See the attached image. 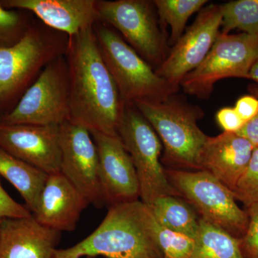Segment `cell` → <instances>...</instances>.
I'll list each match as a JSON object with an SVG mask.
<instances>
[{
	"label": "cell",
	"instance_id": "obj_12",
	"mask_svg": "<svg viewBox=\"0 0 258 258\" xmlns=\"http://www.w3.org/2000/svg\"><path fill=\"white\" fill-rule=\"evenodd\" d=\"M60 172L97 208L106 205L98 173V155L91 132L67 121L60 125Z\"/></svg>",
	"mask_w": 258,
	"mask_h": 258
},
{
	"label": "cell",
	"instance_id": "obj_1",
	"mask_svg": "<svg viewBox=\"0 0 258 258\" xmlns=\"http://www.w3.org/2000/svg\"><path fill=\"white\" fill-rule=\"evenodd\" d=\"M70 81V121L92 132L118 136L125 103L103 60L94 29L69 37L66 54Z\"/></svg>",
	"mask_w": 258,
	"mask_h": 258
},
{
	"label": "cell",
	"instance_id": "obj_2",
	"mask_svg": "<svg viewBox=\"0 0 258 258\" xmlns=\"http://www.w3.org/2000/svg\"><path fill=\"white\" fill-rule=\"evenodd\" d=\"M163 258L157 222L142 201L109 207L104 220L88 237L69 248L56 249L53 258Z\"/></svg>",
	"mask_w": 258,
	"mask_h": 258
},
{
	"label": "cell",
	"instance_id": "obj_11",
	"mask_svg": "<svg viewBox=\"0 0 258 258\" xmlns=\"http://www.w3.org/2000/svg\"><path fill=\"white\" fill-rule=\"evenodd\" d=\"M220 5L210 4L200 10L196 20L169 51L156 74L175 87L205 60L220 33Z\"/></svg>",
	"mask_w": 258,
	"mask_h": 258
},
{
	"label": "cell",
	"instance_id": "obj_32",
	"mask_svg": "<svg viewBox=\"0 0 258 258\" xmlns=\"http://www.w3.org/2000/svg\"><path fill=\"white\" fill-rule=\"evenodd\" d=\"M249 79L254 80L258 83V58L251 67L249 73Z\"/></svg>",
	"mask_w": 258,
	"mask_h": 258
},
{
	"label": "cell",
	"instance_id": "obj_31",
	"mask_svg": "<svg viewBox=\"0 0 258 258\" xmlns=\"http://www.w3.org/2000/svg\"><path fill=\"white\" fill-rule=\"evenodd\" d=\"M237 134L242 136L244 138L252 144L254 149L258 147V113L254 118L249 120L243 125Z\"/></svg>",
	"mask_w": 258,
	"mask_h": 258
},
{
	"label": "cell",
	"instance_id": "obj_6",
	"mask_svg": "<svg viewBox=\"0 0 258 258\" xmlns=\"http://www.w3.org/2000/svg\"><path fill=\"white\" fill-rule=\"evenodd\" d=\"M171 186L191 205L200 218L241 238L248 226L246 210L237 205L234 194L208 171L166 168Z\"/></svg>",
	"mask_w": 258,
	"mask_h": 258
},
{
	"label": "cell",
	"instance_id": "obj_26",
	"mask_svg": "<svg viewBox=\"0 0 258 258\" xmlns=\"http://www.w3.org/2000/svg\"><path fill=\"white\" fill-rule=\"evenodd\" d=\"M232 192L246 208L258 204V147L254 149L248 166Z\"/></svg>",
	"mask_w": 258,
	"mask_h": 258
},
{
	"label": "cell",
	"instance_id": "obj_15",
	"mask_svg": "<svg viewBox=\"0 0 258 258\" xmlns=\"http://www.w3.org/2000/svg\"><path fill=\"white\" fill-rule=\"evenodd\" d=\"M8 9L30 11L47 28L69 37L100 21L96 0H0Z\"/></svg>",
	"mask_w": 258,
	"mask_h": 258
},
{
	"label": "cell",
	"instance_id": "obj_20",
	"mask_svg": "<svg viewBox=\"0 0 258 258\" xmlns=\"http://www.w3.org/2000/svg\"><path fill=\"white\" fill-rule=\"evenodd\" d=\"M148 207L162 227L193 238L198 235L200 217L184 199L171 195L161 197Z\"/></svg>",
	"mask_w": 258,
	"mask_h": 258
},
{
	"label": "cell",
	"instance_id": "obj_30",
	"mask_svg": "<svg viewBox=\"0 0 258 258\" xmlns=\"http://www.w3.org/2000/svg\"><path fill=\"white\" fill-rule=\"evenodd\" d=\"M235 110L241 118L245 122L254 118L258 113V99L253 96H245L236 103Z\"/></svg>",
	"mask_w": 258,
	"mask_h": 258
},
{
	"label": "cell",
	"instance_id": "obj_27",
	"mask_svg": "<svg viewBox=\"0 0 258 258\" xmlns=\"http://www.w3.org/2000/svg\"><path fill=\"white\" fill-rule=\"evenodd\" d=\"M249 217L245 233L240 238L244 258H258V204L246 208Z\"/></svg>",
	"mask_w": 258,
	"mask_h": 258
},
{
	"label": "cell",
	"instance_id": "obj_24",
	"mask_svg": "<svg viewBox=\"0 0 258 258\" xmlns=\"http://www.w3.org/2000/svg\"><path fill=\"white\" fill-rule=\"evenodd\" d=\"M31 25L24 10L8 9L0 3V48L18 43Z\"/></svg>",
	"mask_w": 258,
	"mask_h": 258
},
{
	"label": "cell",
	"instance_id": "obj_4",
	"mask_svg": "<svg viewBox=\"0 0 258 258\" xmlns=\"http://www.w3.org/2000/svg\"><path fill=\"white\" fill-rule=\"evenodd\" d=\"M31 25L22 40L0 48V117L11 111L47 64L66 54L69 37Z\"/></svg>",
	"mask_w": 258,
	"mask_h": 258
},
{
	"label": "cell",
	"instance_id": "obj_29",
	"mask_svg": "<svg viewBox=\"0 0 258 258\" xmlns=\"http://www.w3.org/2000/svg\"><path fill=\"white\" fill-rule=\"evenodd\" d=\"M217 123L223 129L224 132L237 133L245 124V122L237 114L235 108H222L216 115Z\"/></svg>",
	"mask_w": 258,
	"mask_h": 258
},
{
	"label": "cell",
	"instance_id": "obj_22",
	"mask_svg": "<svg viewBox=\"0 0 258 258\" xmlns=\"http://www.w3.org/2000/svg\"><path fill=\"white\" fill-rule=\"evenodd\" d=\"M163 25H169L170 36L168 45L174 46L184 35L190 17L200 11L208 3L206 0H155L153 1Z\"/></svg>",
	"mask_w": 258,
	"mask_h": 258
},
{
	"label": "cell",
	"instance_id": "obj_17",
	"mask_svg": "<svg viewBox=\"0 0 258 258\" xmlns=\"http://www.w3.org/2000/svg\"><path fill=\"white\" fill-rule=\"evenodd\" d=\"M254 147L237 133L208 137L199 160L200 170L208 171L233 191L248 166Z\"/></svg>",
	"mask_w": 258,
	"mask_h": 258
},
{
	"label": "cell",
	"instance_id": "obj_7",
	"mask_svg": "<svg viewBox=\"0 0 258 258\" xmlns=\"http://www.w3.org/2000/svg\"><path fill=\"white\" fill-rule=\"evenodd\" d=\"M118 135L137 171L141 200L150 206L161 197H179L161 164L163 145L160 139L134 103H125Z\"/></svg>",
	"mask_w": 258,
	"mask_h": 258
},
{
	"label": "cell",
	"instance_id": "obj_21",
	"mask_svg": "<svg viewBox=\"0 0 258 258\" xmlns=\"http://www.w3.org/2000/svg\"><path fill=\"white\" fill-rule=\"evenodd\" d=\"M191 258H244L240 239L200 218Z\"/></svg>",
	"mask_w": 258,
	"mask_h": 258
},
{
	"label": "cell",
	"instance_id": "obj_33",
	"mask_svg": "<svg viewBox=\"0 0 258 258\" xmlns=\"http://www.w3.org/2000/svg\"><path fill=\"white\" fill-rule=\"evenodd\" d=\"M1 221H2V219H0V227H1Z\"/></svg>",
	"mask_w": 258,
	"mask_h": 258
},
{
	"label": "cell",
	"instance_id": "obj_14",
	"mask_svg": "<svg viewBox=\"0 0 258 258\" xmlns=\"http://www.w3.org/2000/svg\"><path fill=\"white\" fill-rule=\"evenodd\" d=\"M0 147L47 174L60 172V125L0 122Z\"/></svg>",
	"mask_w": 258,
	"mask_h": 258
},
{
	"label": "cell",
	"instance_id": "obj_18",
	"mask_svg": "<svg viewBox=\"0 0 258 258\" xmlns=\"http://www.w3.org/2000/svg\"><path fill=\"white\" fill-rule=\"evenodd\" d=\"M60 237L32 216L2 219L0 258H53Z\"/></svg>",
	"mask_w": 258,
	"mask_h": 258
},
{
	"label": "cell",
	"instance_id": "obj_8",
	"mask_svg": "<svg viewBox=\"0 0 258 258\" xmlns=\"http://www.w3.org/2000/svg\"><path fill=\"white\" fill-rule=\"evenodd\" d=\"M70 81L66 56L51 61L15 108L0 117L10 124L60 125L69 121Z\"/></svg>",
	"mask_w": 258,
	"mask_h": 258
},
{
	"label": "cell",
	"instance_id": "obj_10",
	"mask_svg": "<svg viewBox=\"0 0 258 258\" xmlns=\"http://www.w3.org/2000/svg\"><path fill=\"white\" fill-rule=\"evenodd\" d=\"M257 58L258 37L220 32L205 60L185 76L180 88L191 96L208 99L220 80L249 79V71Z\"/></svg>",
	"mask_w": 258,
	"mask_h": 258
},
{
	"label": "cell",
	"instance_id": "obj_13",
	"mask_svg": "<svg viewBox=\"0 0 258 258\" xmlns=\"http://www.w3.org/2000/svg\"><path fill=\"white\" fill-rule=\"evenodd\" d=\"M91 134L98 152V173L106 205L111 207L139 200L137 171L119 136Z\"/></svg>",
	"mask_w": 258,
	"mask_h": 258
},
{
	"label": "cell",
	"instance_id": "obj_9",
	"mask_svg": "<svg viewBox=\"0 0 258 258\" xmlns=\"http://www.w3.org/2000/svg\"><path fill=\"white\" fill-rule=\"evenodd\" d=\"M154 6L153 2L147 0L98 1L100 21L119 31L125 41L157 69L169 51Z\"/></svg>",
	"mask_w": 258,
	"mask_h": 258
},
{
	"label": "cell",
	"instance_id": "obj_3",
	"mask_svg": "<svg viewBox=\"0 0 258 258\" xmlns=\"http://www.w3.org/2000/svg\"><path fill=\"white\" fill-rule=\"evenodd\" d=\"M159 136L164 154L161 164L169 169L199 171V160L208 136L199 127L203 110L177 93L159 102L134 103Z\"/></svg>",
	"mask_w": 258,
	"mask_h": 258
},
{
	"label": "cell",
	"instance_id": "obj_19",
	"mask_svg": "<svg viewBox=\"0 0 258 258\" xmlns=\"http://www.w3.org/2000/svg\"><path fill=\"white\" fill-rule=\"evenodd\" d=\"M0 175L14 186L33 213L49 174L0 147Z\"/></svg>",
	"mask_w": 258,
	"mask_h": 258
},
{
	"label": "cell",
	"instance_id": "obj_23",
	"mask_svg": "<svg viewBox=\"0 0 258 258\" xmlns=\"http://www.w3.org/2000/svg\"><path fill=\"white\" fill-rule=\"evenodd\" d=\"M222 34L234 29L258 37V0H238L220 5Z\"/></svg>",
	"mask_w": 258,
	"mask_h": 258
},
{
	"label": "cell",
	"instance_id": "obj_25",
	"mask_svg": "<svg viewBox=\"0 0 258 258\" xmlns=\"http://www.w3.org/2000/svg\"><path fill=\"white\" fill-rule=\"evenodd\" d=\"M157 239L163 258H191L192 256L195 239L190 236L169 230L157 222Z\"/></svg>",
	"mask_w": 258,
	"mask_h": 258
},
{
	"label": "cell",
	"instance_id": "obj_28",
	"mask_svg": "<svg viewBox=\"0 0 258 258\" xmlns=\"http://www.w3.org/2000/svg\"><path fill=\"white\" fill-rule=\"evenodd\" d=\"M32 216L26 206L13 200L0 183V219L25 218Z\"/></svg>",
	"mask_w": 258,
	"mask_h": 258
},
{
	"label": "cell",
	"instance_id": "obj_16",
	"mask_svg": "<svg viewBox=\"0 0 258 258\" xmlns=\"http://www.w3.org/2000/svg\"><path fill=\"white\" fill-rule=\"evenodd\" d=\"M89 202L60 172L49 174L32 217L40 225L58 232L76 228Z\"/></svg>",
	"mask_w": 258,
	"mask_h": 258
},
{
	"label": "cell",
	"instance_id": "obj_5",
	"mask_svg": "<svg viewBox=\"0 0 258 258\" xmlns=\"http://www.w3.org/2000/svg\"><path fill=\"white\" fill-rule=\"evenodd\" d=\"M94 32L103 60L125 103L163 101L179 92L180 88L159 77L152 66L108 25H99Z\"/></svg>",
	"mask_w": 258,
	"mask_h": 258
}]
</instances>
